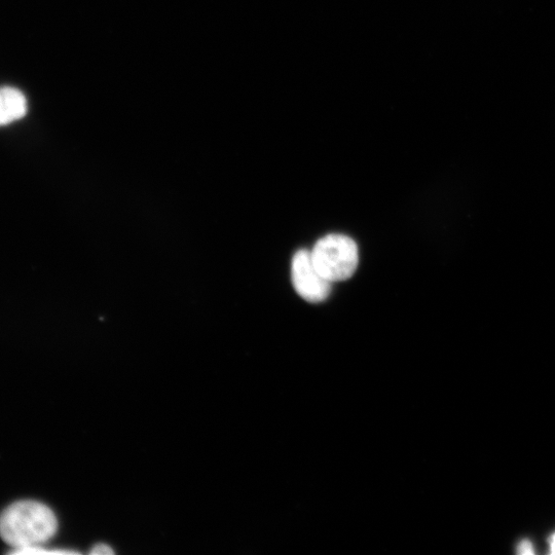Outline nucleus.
Instances as JSON below:
<instances>
[{
	"label": "nucleus",
	"instance_id": "obj_1",
	"mask_svg": "<svg viewBox=\"0 0 555 555\" xmlns=\"http://www.w3.org/2000/svg\"><path fill=\"white\" fill-rule=\"evenodd\" d=\"M58 522L54 512L36 501H20L0 515V536L18 550L42 546L57 532Z\"/></svg>",
	"mask_w": 555,
	"mask_h": 555
},
{
	"label": "nucleus",
	"instance_id": "obj_2",
	"mask_svg": "<svg viewBox=\"0 0 555 555\" xmlns=\"http://www.w3.org/2000/svg\"><path fill=\"white\" fill-rule=\"evenodd\" d=\"M311 255L318 272L331 283L350 279L359 263L358 247L345 235H328L320 239Z\"/></svg>",
	"mask_w": 555,
	"mask_h": 555
},
{
	"label": "nucleus",
	"instance_id": "obj_3",
	"mask_svg": "<svg viewBox=\"0 0 555 555\" xmlns=\"http://www.w3.org/2000/svg\"><path fill=\"white\" fill-rule=\"evenodd\" d=\"M292 284L302 298L313 304L324 302L331 291V282L316 269L311 251L302 249L292 259Z\"/></svg>",
	"mask_w": 555,
	"mask_h": 555
},
{
	"label": "nucleus",
	"instance_id": "obj_4",
	"mask_svg": "<svg viewBox=\"0 0 555 555\" xmlns=\"http://www.w3.org/2000/svg\"><path fill=\"white\" fill-rule=\"evenodd\" d=\"M28 110L27 99L15 88L0 89V127L23 119Z\"/></svg>",
	"mask_w": 555,
	"mask_h": 555
},
{
	"label": "nucleus",
	"instance_id": "obj_5",
	"mask_svg": "<svg viewBox=\"0 0 555 555\" xmlns=\"http://www.w3.org/2000/svg\"><path fill=\"white\" fill-rule=\"evenodd\" d=\"M77 553L78 552L71 551V550H61V549L51 550V549H45L43 546H36V547H30V548L18 550L16 552H13L12 554L35 555V554H77Z\"/></svg>",
	"mask_w": 555,
	"mask_h": 555
},
{
	"label": "nucleus",
	"instance_id": "obj_6",
	"mask_svg": "<svg viewBox=\"0 0 555 555\" xmlns=\"http://www.w3.org/2000/svg\"><path fill=\"white\" fill-rule=\"evenodd\" d=\"M517 553H520V554H523V555H525V554H534L535 550H534V546H533L532 542L527 540V539L522 540L517 545Z\"/></svg>",
	"mask_w": 555,
	"mask_h": 555
},
{
	"label": "nucleus",
	"instance_id": "obj_7",
	"mask_svg": "<svg viewBox=\"0 0 555 555\" xmlns=\"http://www.w3.org/2000/svg\"><path fill=\"white\" fill-rule=\"evenodd\" d=\"M114 550L111 549L108 545L105 544H98L93 547L91 554L93 555H105V554H114Z\"/></svg>",
	"mask_w": 555,
	"mask_h": 555
},
{
	"label": "nucleus",
	"instance_id": "obj_8",
	"mask_svg": "<svg viewBox=\"0 0 555 555\" xmlns=\"http://www.w3.org/2000/svg\"><path fill=\"white\" fill-rule=\"evenodd\" d=\"M550 553L555 554V533L548 540Z\"/></svg>",
	"mask_w": 555,
	"mask_h": 555
}]
</instances>
